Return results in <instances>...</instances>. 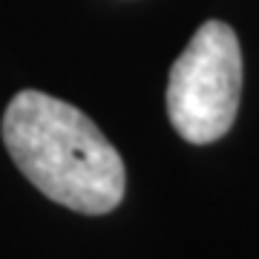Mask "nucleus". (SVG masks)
<instances>
[{"label": "nucleus", "mask_w": 259, "mask_h": 259, "mask_svg": "<svg viewBox=\"0 0 259 259\" xmlns=\"http://www.w3.org/2000/svg\"><path fill=\"white\" fill-rule=\"evenodd\" d=\"M3 144L20 173L61 207L101 216L124 199L118 150L69 101L40 90L18 93L3 112Z\"/></svg>", "instance_id": "nucleus-1"}, {"label": "nucleus", "mask_w": 259, "mask_h": 259, "mask_svg": "<svg viewBox=\"0 0 259 259\" xmlns=\"http://www.w3.org/2000/svg\"><path fill=\"white\" fill-rule=\"evenodd\" d=\"M242 95V49L228 23L207 20L176 58L167 81V115L190 144H210L233 127Z\"/></svg>", "instance_id": "nucleus-2"}]
</instances>
